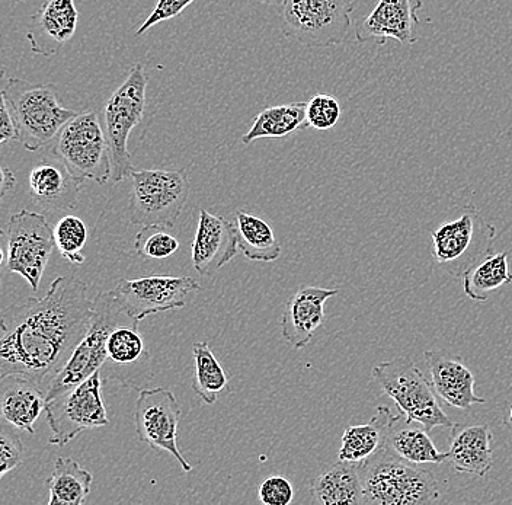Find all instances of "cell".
Returning a JSON list of instances; mask_svg holds the SVG:
<instances>
[{
	"label": "cell",
	"mask_w": 512,
	"mask_h": 505,
	"mask_svg": "<svg viewBox=\"0 0 512 505\" xmlns=\"http://www.w3.org/2000/svg\"><path fill=\"white\" fill-rule=\"evenodd\" d=\"M24 444L14 425L0 424V481L24 460Z\"/></svg>",
	"instance_id": "35"
},
{
	"label": "cell",
	"mask_w": 512,
	"mask_h": 505,
	"mask_svg": "<svg viewBox=\"0 0 512 505\" xmlns=\"http://www.w3.org/2000/svg\"><path fill=\"white\" fill-rule=\"evenodd\" d=\"M194 2H197V0H158L152 14L147 17L146 21L140 25L139 30L136 31L137 37L147 33L150 28L155 27L160 22L178 17Z\"/></svg>",
	"instance_id": "37"
},
{
	"label": "cell",
	"mask_w": 512,
	"mask_h": 505,
	"mask_svg": "<svg viewBox=\"0 0 512 505\" xmlns=\"http://www.w3.org/2000/svg\"><path fill=\"white\" fill-rule=\"evenodd\" d=\"M5 69H0V92L3 91V89L5 88H2L3 86V81H5Z\"/></svg>",
	"instance_id": "41"
},
{
	"label": "cell",
	"mask_w": 512,
	"mask_h": 505,
	"mask_svg": "<svg viewBox=\"0 0 512 505\" xmlns=\"http://www.w3.org/2000/svg\"><path fill=\"white\" fill-rule=\"evenodd\" d=\"M3 95L14 120L16 142L30 152L50 145L60 130L79 114L60 104L57 88L51 83L11 78Z\"/></svg>",
	"instance_id": "3"
},
{
	"label": "cell",
	"mask_w": 512,
	"mask_h": 505,
	"mask_svg": "<svg viewBox=\"0 0 512 505\" xmlns=\"http://www.w3.org/2000/svg\"><path fill=\"white\" fill-rule=\"evenodd\" d=\"M424 425L409 421L403 414L392 415L389 427L384 439V447L395 453L396 456L416 463V465H425V463L448 462V453H441L435 447L434 441Z\"/></svg>",
	"instance_id": "23"
},
{
	"label": "cell",
	"mask_w": 512,
	"mask_h": 505,
	"mask_svg": "<svg viewBox=\"0 0 512 505\" xmlns=\"http://www.w3.org/2000/svg\"><path fill=\"white\" fill-rule=\"evenodd\" d=\"M53 228L41 213L21 210L8 222V258L6 267L28 281L34 292L40 289L41 278L53 254Z\"/></svg>",
	"instance_id": "12"
},
{
	"label": "cell",
	"mask_w": 512,
	"mask_h": 505,
	"mask_svg": "<svg viewBox=\"0 0 512 505\" xmlns=\"http://www.w3.org/2000/svg\"><path fill=\"white\" fill-rule=\"evenodd\" d=\"M510 420H511V424H512V407H511V411H510Z\"/></svg>",
	"instance_id": "43"
},
{
	"label": "cell",
	"mask_w": 512,
	"mask_h": 505,
	"mask_svg": "<svg viewBox=\"0 0 512 505\" xmlns=\"http://www.w3.org/2000/svg\"><path fill=\"white\" fill-rule=\"evenodd\" d=\"M92 309L94 313L85 337L73 350L72 356L66 361L63 369L47 385V401L79 385L80 382L101 370L108 360L107 341L111 332L118 325L133 321L112 290L96 294L95 299L92 300Z\"/></svg>",
	"instance_id": "4"
},
{
	"label": "cell",
	"mask_w": 512,
	"mask_h": 505,
	"mask_svg": "<svg viewBox=\"0 0 512 505\" xmlns=\"http://www.w3.org/2000/svg\"><path fill=\"white\" fill-rule=\"evenodd\" d=\"M508 255V251L499 254L494 252L463 274V290L469 299L480 303L486 302L489 294L504 284L512 283Z\"/></svg>",
	"instance_id": "29"
},
{
	"label": "cell",
	"mask_w": 512,
	"mask_h": 505,
	"mask_svg": "<svg viewBox=\"0 0 512 505\" xmlns=\"http://www.w3.org/2000/svg\"><path fill=\"white\" fill-rule=\"evenodd\" d=\"M54 244L60 255L72 264H85L86 258L82 254L88 242V228L85 222L76 216H64L54 226Z\"/></svg>",
	"instance_id": "32"
},
{
	"label": "cell",
	"mask_w": 512,
	"mask_h": 505,
	"mask_svg": "<svg viewBox=\"0 0 512 505\" xmlns=\"http://www.w3.org/2000/svg\"><path fill=\"white\" fill-rule=\"evenodd\" d=\"M140 322L128 321L118 325L107 341L108 360L117 366H133L149 359V351L139 331ZM107 360V361H108Z\"/></svg>",
	"instance_id": "31"
},
{
	"label": "cell",
	"mask_w": 512,
	"mask_h": 505,
	"mask_svg": "<svg viewBox=\"0 0 512 505\" xmlns=\"http://www.w3.org/2000/svg\"><path fill=\"white\" fill-rule=\"evenodd\" d=\"M258 498L265 505H288L293 503L294 489L283 476H270L258 489Z\"/></svg>",
	"instance_id": "36"
},
{
	"label": "cell",
	"mask_w": 512,
	"mask_h": 505,
	"mask_svg": "<svg viewBox=\"0 0 512 505\" xmlns=\"http://www.w3.org/2000/svg\"><path fill=\"white\" fill-rule=\"evenodd\" d=\"M307 102H290L264 108L252 121L251 129L243 134V145H251L259 139H278L296 131L307 129Z\"/></svg>",
	"instance_id": "26"
},
{
	"label": "cell",
	"mask_w": 512,
	"mask_h": 505,
	"mask_svg": "<svg viewBox=\"0 0 512 505\" xmlns=\"http://www.w3.org/2000/svg\"><path fill=\"white\" fill-rule=\"evenodd\" d=\"M130 178V222L172 228L190 196L188 168L134 169Z\"/></svg>",
	"instance_id": "6"
},
{
	"label": "cell",
	"mask_w": 512,
	"mask_h": 505,
	"mask_svg": "<svg viewBox=\"0 0 512 505\" xmlns=\"http://www.w3.org/2000/svg\"><path fill=\"white\" fill-rule=\"evenodd\" d=\"M374 382L395 401L398 412L409 421L424 425L428 431L453 427L454 423L441 408L431 380L409 357H396L376 364L371 370Z\"/></svg>",
	"instance_id": "5"
},
{
	"label": "cell",
	"mask_w": 512,
	"mask_h": 505,
	"mask_svg": "<svg viewBox=\"0 0 512 505\" xmlns=\"http://www.w3.org/2000/svg\"><path fill=\"white\" fill-rule=\"evenodd\" d=\"M46 402V389L30 377L0 376V418L5 423L35 434V421L46 409Z\"/></svg>",
	"instance_id": "20"
},
{
	"label": "cell",
	"mask_w": 512,
	"mask_h": 505,
	"mask_svg": "<svg viewBox=\"0 0 512 505\" xmlns=\"http://www.w3.org/2000/svg\"><path fill=\"white\" fill-rule=\"evenodd\" d=\"M54 140L51 153L76 180L111 181L110 143L95 111L73 117Z\"/></svg>",
	"instance_id": "8"
},
{
	"label": "cell",
	"mask_w": 512,
	"mask_h": 505,
	"mask_svg": "<svg viewBox=\"0 0 512 505\" xmlns=\"http://www.w3.org/2000/svg\"><path fill=\"white\" fill-rule=\"evenodd\" d=\"M355 0H284L281 31L310 49H329L347 38Z\"/></svg>",
	"instance_id": "7"
},
{
	"label": "cell",
	"mask_w": 512,
	"mask_h": 505,
	"mask_svg": "<svg viewBox=\"0 0 512 505\" xmlns=\"http://www.w3.org/2000/svg\"><path fill=\"white\" fill-rule=\"evenodd\" d=\"M147 82L143 65L131 67L126 81L105 104V133L110 143L111 181L115 184L131 177L134 171L127 145L131 131L139 126L146 110Z\"/></svg>",
	"instance_id": "9"
},
{
	"label": "cell",
	"mask_w": 512,
	"mask_h": 505,
	"mask_svg": "<svg viewBox=\"0 0 512 505\" xmlns=\"http://www.w3.org/2000/svg\"><path fill=\"white\" fill-rule=\"evenodd\" d=\"M94 476L72 457H57L48 478V505H82L91 494Z\"/></svg>",
	"instance_id": "27"
},
{
	"label": "cell",
	"mask_w": 512,
	"mask_h": 505,
	"mask_svg": "<svg viewBox=\"0 0 512 505\" xmlns=\"http://www.w3.org/2000/svg\"><path fill=\"white\" fill-rule=\"evenodd\" d=\"M201 292L192 277L153 276L137 280H120L112 290L124 310L142 322L147 316L185 308L192 293Z\"/></svg>",
	"instance_id": "14"
},
{
	"label": "cell",
	"mask_w": 512,
	"mask_h": 505,
	"mask_svg": "<svg viewBox=\"0 0 512 505\" xmlns=\"http://www.w3.org/2000/svg\"><path fill=\"white\" fill-rule=\"evenodd\" d=\"M16 140V129L8 105H6L5 95L0 92V147Z\"/></svg>",
	"instance_id": "38"
},
{
	"label": "cell",
	"mask_w": 512,
	"mask_h": 505,
	"mask_svg": "<svg viewBox=\"0 0 512 505\" xmlns=\"http://www.w3.org/2000/svg\"><path fill=\"white\" fill-rule=\"evenodd\" d=\"M236 233L239 251L248 260L272 262L281 257L280 242L275 238L271 226L255 214L236 212Z\"/></svg>",
	"instance_id": "28"
},
{
	"label": "cell",
	"mask_w": 512,
	"mask_h": 505,
	"mask_svg": "<svg viewBox=\"0 0 512 505\" xmlns=\"http://www.w3.org/2000/svg\"><path fill=\"white\" fill-rule=\"evenodd\" d=\"M16 185V178L14 172L6 166L0 165V201L3 200Z\"/></svg>",
	"instance_id": "39"
},
{
	"label": "cell",
	"mask_w": 512,
	"mask_h": 505,
	"mask_svg": "<svg viewBox=\"0 0 512 505\" xmlns=\"http://www.w3.org/2000/svg\"><path fill=\"white\" fill-rule=\"evenodd\" d=\"M392 409L380 405L376 415L367 424L351 425L342 434L338 459L342 462L361 463L384 446Z\"/></svg>",
	"instance_id": "25"
},
{
	"label": "cell",
	"mask_w": 512,
	"mask_h": 505,
	"mask_svg": "<svg viewBox=\"0 0 512 505\" xmlns=\"http://www.w3.org/2000/svg\"><path fill=\"white\" fill-rule=\"evenodd\" d=\"M179 421L181 407L174 392L166 388L140 389L134 405L137 437L152 449L168 452L181 465L182 471L191 472V463L178 447Z\"/></svg>",
	"instance_id": "13"
},
{
	"label": "cell",
	"mask_w": 512,
	"mask_h": 505,
	"mask_svg": "<svg viewBox=\"0 0 512 505\" xmlns=\"http://www.w3.org/2000/svg\"><path fill=\"white\" fill-rule=\"evenodd\" d=\"M422 0H379L376 8L357 25L358 43L386 44L387 40L412 46L418 41V11Z\"/></svg>",
	"instance_id": "15"
},
{
	"label": "cell",
	"mask_w": 512,
	"mask_h": 505,
	"mask_svg": "<svg viewBox=\"0 0 512 505\" xmlns=\"http://www.w3.org/2000/svg\"><path fill=\"white\" fill-rule=\"evenodd\" d=\"M44 412L50 425L51 446H66L83 431L107 427L110 418L102 398L101 370L47 401Z\"/></svg>",
	"instance_id": "11"
},
{
	"label": "cell",
	"mask_w": 512,
	"mask_h": 505,
	"mask_svg": "<svg viewBox=\"0 0 512 505\" xmlns=\"http://www.w3.org/2000/svg\"><path fill=\"white\" fill-rule=\"evenodd\" d=\"M78 21L75 0H47L28 25L27 40L32 53L54 56L75 35Z\"/></svg>",
	"instance_id": "18"
},
{
	"label": "cell",
	"mask_w": 512,
	"mask_h": 505,
	"mask_svg": "<svg viewBox=\"0 0 512 505\" xmlns=\"http://www.w3.org/2000/svg\"><path fill=\"white\" fill-rule=\"evenodd\" d=\"M363 504L424 505L437 503L447 489L434 473L424 471L387 447L358 463Z\"/></svg>",
	"instance_id": "2"
},
{
	"label": "cell",
	"mask_w": 512,
	"mask_h": 505,
	"mask_svg": "<svg viewBox=\"0 0 512 505\" xmlns=\"http://www.w3.org/2000/svg\"><path fill=\"white\" fill-rule=\"evenodd\" d=\"M134 249L147 260H166L179 249L178 239L160 226H143L134 239Z\"/></svg>",
	"instance_id": "33"
},
{
	"label": "cell",
	"mask_w": 512,
	"mask_h": 505,
	"mask_svg": "<svg viewBox=\"0 0 512 505\" xmlns=\"http://www.w3.org/2000/svg\"><path fill=\"white\" fill-rule=\"evenodd\" d=\"M191 249L192 267L200 276L220 270L238 255L236 226L226 217L201 209Z\"/></svg>",
	"instance_id": "16"
},
{
	"label": "cell",
	"mask_w": 512,
	"mask_h": 505,
	"mask_svg": "<svg viewBox=\"0 0 512 505\" xmlns=\"http://www.w3.org/2000/svg\"><path fill=\"white\" fill-rule=\"evenodd\" d=\"M341 118V105L332 95H315L306 104L307 126L319 131L334 129Z\"/></svg>",
	"instance_id": "34"
},
{
	"label": "cell",
	"mask_w": 512,
	"mask_h": 505,
	"mask_svg": "<svg viewBox=\"0 0 512 505\" xmlns=\"http://www.w3.org/2000/svg\"><path fill=\"white\" fill-rule=\"evenodd\" d=\"M256 2L261 3V5H281V3L284 2V0H256Z\"/></svg>",
	"instance_id": "40"
},
{
	"label": "cell",
	"mask_w": 512,
	"mask_h": 505,
	"mask_svg": "<svg viewBox=\"0 0 512 505\" xmlns=\"http://www.w3.org/2000/svg\"><path fill=\"white\" fill-rule=\"evenodd\" d=\"M5 264V254H3V249L0 248V268ZM0 284H2V280H0Z\"/></svg>",
	"instance_id": "42"
},
{
	"label": "cell",
	"mask_w": 512,
	"mask_h": 505,
	"mask_svg": "<svg viewBox=\"0 0 512 505\" xmlns=\"http://www.w3.org/2000/svg\"><path fill=\"white\" fill-rule=\"evenodd\" d=\"M431 236L435 261L454 277L462 278L470 267L494 254L496 229L472 206L466 207L459 219L443 223Z\"/></svg>",
	"instance_id": "10"
},
{
	"label": "cell",
	"mask_w": 512,
	"mask_h": 505,
	"mask_svg": "<svg viewBox=\"0 0 512 505\" xmlns=\"http://www.w3.org/2000/svg\"><path fill=\"white\" fill-rule=\"evenodd\" d=\"M424 357L430 370L432 388L446 404L463 411L473 405L485 404L486 399L475 393V376L467 369L462 357L446 350H428Z\"/></svg>",
	"instance_id": "17"
},
{
	"label": "cell",
	"mask_w": 512,
	"mask_h": 505,
	"mask_svg": "<svg viewBox=\"0 0 512 505\" xmlns=\"http://www.w3.org/2000/svg\"><path fill=\"white\" fill-rule=\"evenodd\" d=\"M88 290L78 277H57L46 296L9 306L0 316V376L50 383L91 325Z\"/></svg>",
	"instance_id": "1"
},
{
	"label": "cell",
	"mask_w": 512,
	"mask_h": 505,
	"mask_svg": "<svg viewBox=\"0 0 512 505\" xmlns=\"http://www.w3.org/2000/svg\"><path fill=\"white\" fill-rule=\"evenodd\" d=\"M492 433L488 425L454 424L451 427V443L448 462L454 471L470 475H488L494 468Z\"/></svg>",
	"instance_id": "22"
},
{
	"label": "cell",
	"mask_w": 512,
	"mask_h": 505,
	"mask_svg": "<svg viewBox=\"0 0 512 505\" xmlns=\"http://www.w3.org/2000/svg\"><path fill=\"white\" fill-rule=\"evenodd\" d=\"M2 236H3V230L0 229V238H2Z\"/></svg>",
	"instance_id": "44"
},
{
	"label": "cell",
	"mask_w": 512,
	"mask_h": 505,
	"mask_svg": "<svg viewBox=\"0 0 512 505\" xmlns=\"http://www.w3.org/2000/svg\"><path fill=\"white\" fill-rule=\"evenodd\" d=\"M310 501L315 505H360L363 504L358 463L342 462L319 473L310 482Z\"/></svg>",
	"instance_id": "24"
},
{
	"label": "cell",
	"mask_w": 512,
	"mask_h": 505,
	"mask_svg": "<svg viewBox=\"0 0 512 505\" xmlns=\"http://www.w3.org/2000/svg\"><path fill=\"white\" fill-rule=\"evenodd\" d=\"M192 354H194L195 361V379L192 382V391L204 404L214 405L219 393L226 391L229 377L207 343H194Z\"/></svg>",
	"instance_id": "30"
},
{
	"label": "cell",
	"mask_w": 512,
	"mask_h": 505,
	"mask_svg": "<svg viewBox=\"0 0 512 505\" xmlns=\"http://www.w3.org/2000/svg\"><path fill=\"white\" fill-rule=\"evenodd\" d=\"M338 289L302 287L286 305L281 318V334L291 347L300 350L306 347L316 329L325 321L326 300L336 296Z\"/></svg>",
	"instance_id": "19"
},
{
	"label": "cell",
	"mask_w": 512,
	"mask_h": 505,
	"mask_svg": "<svg viewBox=\"0 0 512 505\" xmlns=\"http://www.w3.org/2000/svg\"><path fill=\"white\" fill-rule=\"evenodd\" d=\"M83 182L76 180L59 159L37 163L28 177L30 197L44 210H70L76 207Z\"/></svg>",
	"instance_id": "21"
}]
</instances>
